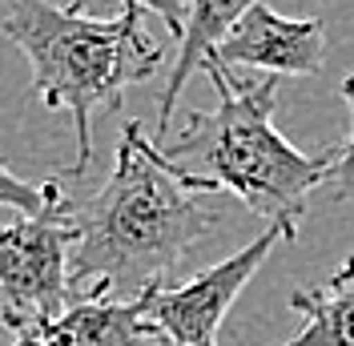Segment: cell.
<instances>
[{"label": "cell", "instance_id": "5", "mask_svg": "<svg viewBox=\"0 0 354 346\" xmlns=\"http://www.w3.org/2000/svg\"><path fill=\"white\" fill-rule=\"evenodd\" d=\"M294 238H298V230L270 221L250 246H242V250L230 254V258H221L218 266L194 274L189 282H177V286L161 282V286H149V290L141 294L145 314L153 318V326L174 346H218L221 322H225V314L234 310L238 294H242L245 286H250V278L262 270V262L270 258V250L282 246V242H294Z\"/></svg>", "mask_w": 354, "mask_h": 346}, {"label": "cell", "instance_id": "1", "mask_svg": "<svg viewBox=\"0 0 354 346\" xmlns=\"http://www.w3.org/2000/svg\"><path fill=\"white\" fill-rule=\"evenodd\" d=\"M65 214L77 298H141L149 286L169 282V270L218 226V210L177 177L137 121L121 133L109 181L81 201H65Z\"/></svg>", "mask_w": 354, "mask_h": 346}, {"label": "cell", "instance_id": "3", "mask_svg": "<svg viewBox=\"0 0 354 346\" xmlns=\"http://www.w3.org/2000/svg\"><path fill=\"white\" fill-rule=\"evenodd\" d=\"M93 0L48 4V0H12L4 12V37L32 65V89L48 109H68L77 125V161L61 181L85 177L93 165V121L101 109H121L129 85L149 81L165 53L145 33V12L121 4L117 17L93 21L85 8Z\"/></svg>", "mask_w": 354, "mask_h": 346}, {"label": "cell", "instance_id": "6", "mask_svg": "<svg viewBox=\"0 0 354 346\" xmlns=\"http://www.w3.org/2000/svg\"><path fill=\"white\" fill-rule=\"evenodd\" d=\"M214 61L225 69H258L266 77H314L326 65V24L314 17H282L254 4L225 33Z\"/></svg>", "mask_w": 354, "mask_h": 346}, {"label": "cell", "instance_id": "12", "mask_svg": "<svg viewBox=\"0 0 354 346\" xmlns=\"http://www.w3.org/2000/svg\"><path fill=\"white\" fill-rule=\"evenodd\" d=\"M121 4H133V8H141V12L161 17L165 28L181 41V33H185V17H189V0H121Z\"/></svg>", "mask_w": 354, "mask_h": 346}, {"label": "cell", "instance_id": "8", "mask_svg": "<svg viewBox=\"0 0 354 346\" xmlns=\"http://www.w3.org/2000/svg\"><path fill=\"white\" fill-rule=\"evenodd\" d=\"M262 4V0H189V17H185V33H181V53L174 61L169 81L161 85V101H157V145L169 137L177 117V101H181V89L185 81L201 73V65L218 53V44L225 41V33L242 21L245 12Z\"/></svg>", "mask_w": 354, "mask_h": 346}, {"label": "cell", "instance_id": "7", "mask_svg": "<svg viewBox=\"0 0 354 346\" xmlns=\"http://www.w3.org/2000/svg\"><path fill=\"white\" fill-rule=\"evenodd\" d=\"M37 346H174L141 298H77L32 338Z\"/></svg>", "mask_w": 354, "mask_h": 346}, {"label": "cell", "instance_id": "4", "mask_svg": "<svg viewBox=\"0 0 354 346\" xmlns=\"http://www.w3.org/2000/svg\"><path fill=\"white\" fill-rule=\"evenodd\" d=\"M68 250L73 226L65 201L0 230V322L12 330V338H37L77 302L68 282Z\"/></svg>", "mask_w": 354, "mask_h": 346}, {"label": "cell", "instance_id": "13", "mask_svg": "<svg viewBox=\"0 0 354 346\" xmlns=\"http://www.w3.org/2000/svg\"><path fill=\"white\" fill-rule=\"evenodd\" d=\"M12 346H37V343H32V338H17Z\"/></svg>", "mask_w": 354, "mask_h": 346}, {"label": "cell", "instance_id": "2", "mask_svg": "<svg viewBox=\"0 0 354 346\" xmlns=\"http://www.w3.org/2000/svg\"><path fill=\"white\" fill-rule=\"evenodd\" d=\"M201 73L218 93L214 109H185V125L174 145H157L177 177L201 194H230L266 221L298 230L310 190L326 185L334 153L310 157L274 129L278 77L238 81L221 61H205Z\"/></svg>", "mask_w": 354, "mask_h": 346}, {"label": "cell", "instance_id": "11", "mask_svg": "<svg viewBox=\"0 0 354 346\" xmlns=\"http://www.w3.org/2000/svg\"><path fill=\"white\" fill-rule=\"evenodd\" d=\"M342 101H346V109H351V137L334 149L326 185H330L334 201H354V77L342 81Z\"/></svg>", "mask_w": 354, "mask_h": 346}, {"label": "cell", "instance_id": "10", "mask_svg": "<svg viewBox=\"0 0 354 346\" xmlns=\"http://www.w3.org/2000/svg\"><path fill=\"white\" fill-rule=\"evenodd\" d=\"M65 201V190H61V177H48V181H24L17 173L0 161V210H17L21 217L44 214L48 206Z\"/></svg>", "mask_w": 354, "mask_h": 346}, {"label": "cell", "instance_id": "9", "mask_svg": "<svg viewBox=\"0 0 354 346\" xmlns=\"http://www.w3.org/2000/svg\"><path fill=\"white\" fill-rule=\"evenodd\" d=\"M290 310L306 326L278 346H354V254L322 286L290 290Z\"/></svg>", "mask_w": 354, "mask_h": 346}]
</instances>
